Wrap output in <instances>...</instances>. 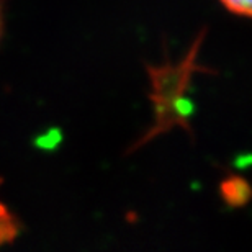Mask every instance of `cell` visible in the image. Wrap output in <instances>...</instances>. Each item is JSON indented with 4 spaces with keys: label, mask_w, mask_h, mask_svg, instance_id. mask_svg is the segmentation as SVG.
<instances>
[{
    "label": "cell",
    "mask_w": 252,
    "mask_h": 252,
    "mask_svg": "<svg viewBox=\"0 0 252 252\" xmlns=\"http://www.w3.org/2000/svg\"><path fill=\"white\" fill-rule=\"evenodd\" d=\"M2 33H3V5L2 0H0V38H2Z\"/></svg>",
    "instance_id": "cell-4"
},
{
    "label": "cell",
    "mask_w": 252,
    "mask_h": 252,
    "mask_svg": "<svg viewBox=\"0 0 252 252\" xmlns=\"http://www.w3.org/2000/svg\"><path fill=\"white\" fill-rule=\"evenodd\" d=\"M220 2L229 13L238 15V17H244V18L251 17L252 0H220Z\"/></svg>",
    "instance_id": "cell-3"
},
{
    "label": "cell",
    "mask_w": 252,
    "mask_h": 252,
    "mask_svg": "<svg viewBox=\"0 0 252 252\" xmlns=\"http://www.w3.org/2000/svg\"><path fill=\"white\" fill-rule=\"evenodd\" d=\"M220 195L231 208H241L249 201L251 187L248 180L239 175H228L220 184Z\"/></svg>",
    "instance_id": "cell-1"
},
{
    "label": "cell",
    "mask_w": 252,
    "mask_h": 252,
    "mask_svg": "<svg viewBox=\"0 0 252 252\" xmlns=\"http://www.w3.org/2000/svg\"><path fill=\"white\" fill-rule=\"evenodd\" d=\"M18 236V221L13 213L0 201V246L8 244Z\"/></svg>",
    "instance_id": "cell-2"
}]
</instances>
